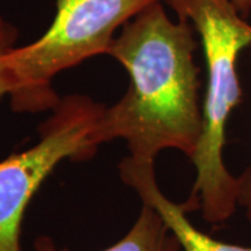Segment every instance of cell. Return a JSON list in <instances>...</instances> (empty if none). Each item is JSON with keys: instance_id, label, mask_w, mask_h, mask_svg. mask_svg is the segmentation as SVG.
<instances>
[{"instance_id": "cell-1", "label": "cell", "mask_w": 251, "mask_h": 251, "mask_svg": "<svg viewBox=\"0 0 251 251\" xmlns=\"http://www.w3.org/2000/svg\"><path fill=\"white\" fill-rule=\"evenodd\" d=\"M194 32L187 20L172 21L162 0L126 23L108 54L127 70L130 85L105 106L95 143L122 138L137 161L155 162L163 150L193 159L204 128Z\"/></svg>"}, {"instance_id": "cell-2", "label": "cell", "mask_w": 251, "mask_h": 251, "mask_svg": "<svg viewBox=\"0 0 251 251\" xmlns=\"http://www.w3.org/2000/svg\"><path fill=\"white\" fill-rule=\"evenodd\" d=\"M180 20H187L200 35L206 66L202 99L204 128L191 163L197 177L186 212L201 211L208 224L219 225L233 215L237 204V177L226 168L224 148L230 113L242 100L237 73L239 56L251 46V24L230 0H163Z\"/></svg>"}, {"instance_id": "cell-3", "label": "cell", "mask_w": 251, "mask_h": 251, "mask_svg": "<svg viewBox=\"0 0 251 251\" xmlns=\"http://www.w3.org/2000/svg\"><path fill=\"white\" fill-rule=\"evenodd\" d=\"M54 1L56 14L45 34L3 54L13 81L9 98L14 112L52 110L60 100L52 85L56 75L90 57L108 54L117 29L158 0Z\"/></svg>"}, {"instance_id": "cell-4", "label": "cell", "mask_w": 251, "mask_h": 251, "mask_svg": "<svg viewBox=\"0 0 251 251\" xmlns=\"http://www.w3.org/2000/svg\"><path fill=\"white\" fill-rule=\"evenodd\" d=\"M105 105L87 95H66L38 127L39 140L0 161V251H21L20 236L29 201L66 159H91L98 144L94 131Z\"/></svg>"}, {"instance_id": "cell-5", "label": "cell", "mask_w": 251, "mask_h": 251, "mask_svg": "<svg viewBox=\"0 0 251 251\" xmlns=\"http://www.w3.org/2000/svg\"><path fill=\"white\" fill-rule=\"evenodd\" d=\"M119 172L123 183L134 190L143 204L152 206L161 215L183 251H251V247L216 240L197 229L186 216L183 205L171 201L161 191L152 161H137L127 156L120 162Z\"/></svg>"}, {"instance_id": "cell-6", "label": "cell", "mask_w": 251, "mask_h": 251, "mask_svg": "<svg viewBox=\"0 0 251 251\" xmlns=\"http://www.w3.org/2000/svg\"><path fill=\"white\" fill-rule=\"evenodd\" d=\"M35 251H70L60 249L49 236H39L34 242ZM180 244L152 206L143 204L131 229L116 244L102 251H180Z\"/></svg>"}, {"instance_id": "cell-7", "label": "cell", "mask_w": 251, "mask_h": 251, "mask_svg": "<svg viewBox=\"0 0 251 251\" xmlns=\"http://www.w3.org/2000/svg\"><path fill=\"white\" fill-rule=\"evenodd\" d=\"M239 193H237V204L243 206L246 211L247 221L251 225V165H249L240 176H237Z\"/></svg>"}, {"instance_id": "cell-8", "label": "cell", "mask_w": 251, "mask_h": 251, "mask_svg": "<svg viewBox=\"0 0 251 251\" xmlns=\"http://www.w3.org/2000/svg\"><path fill=\"white\" fill-rule=\"evenodd\" d=\"M10 48H13V46L0 44V98L9 97L13 91V81H11L9 72L6 70L4 63H3V54Z\"/></svg>"}, {"instance_id": "cell-9", "label": "cell", "mask_w": 251, "mask_h": 251, "mask_svg": "<svg viewBox=\"0 0 251 251\" xmlns=\"http://www.w3.org/2000/svg\"><path fill=\"white\" fill-rule=\"evenodd\" d=\"M16 39H17L16 27L0 16V44L16 46Z\"/></svg>"}, {"instance_id": "cell-10", "label": "cell", "mask_w": 251, "mask_h": 251, "mask_svg": "<svg viewBox=\"0 0 251 251\" xmlns=\"http://www.w3.org/2000/svg\"><path fill=\"white\" fill-rule=\"evenodd\" d=\"M243 17H249L251 13V0H230Z\"/></svg>"}]
</instances>
